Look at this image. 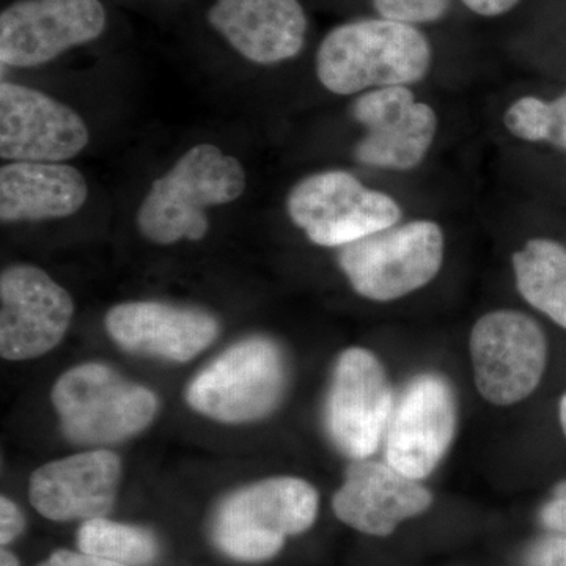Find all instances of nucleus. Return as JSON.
<instances>
[{"label":"nucleus","mask_w":566,"mask_h":566,"mask_svg":"<svg viewBox=\"0 0 566 566\" xmlns=\"http://www.w3.org/2000/svg\"><path fill=\"white\" fill-rule=\"evenodd\" d=\"M431 48L415 25L385 20L346 22L327 33L316 74L327 91L354 95L368 87L415 84L427 76Z\"/></svg>","instance_id":"obj_1"},{"label":"nucleus","mask_w":566,"mask_h":566,"mask_svg":"<svg viewBox=\"0 0 566 566\" xmlns=\"http://www.w3.org/2000/svg\"><path fill=\"white\" fill-rule=\"evenodd\" d=\"M244 188V169L237 158L214 145H197L170 172L153 181L137 211V227L155 244L203 240L208 233L205 210L233 202Z\"/></svg>","instance_id":"obj_2"},{"label":"nucleus","mask_w":566,"mask_h":566,"mask_svg":"<svg viewBox=\"0 0 566 566\" xmlns=\"http://www.w3.org/2000/svg\"><path fill=\"white\" fill-rule=\"evenodd\" d=\"M318 513V493L311 483L277 476L230 495L212 524V539L227 556L263 562L282 549L286 536L303 534Z\"/></svg>","instance_id":"obj_3"},{"label":"nucleus","mask_w":566,"mask_h":566,"mask_svg":"<svg viewBox=\"0 0 566 566\" xmlns=\"http://www.w3.org/2000/svg\"><path fill=\"white\" fill-rule=\"evenodd\" d=\"M52 403L63 434L73 444L125 441L151 423L158 400L147 387L126 381L102 364L71 368L55 382Z\"/></svg>","instance_id":"obj_4"},{"label":"nucleus","mask_w":566,"mask_h":566,"mask_svg":"<svg viewBox=\"0 0 566 566\" xmlns=\"http://www.w3.org/2000/svg\"><path fill=\"white\" fill-rule=\"evenodd\" d=\"M285 385V360L279 346L252 337L230 346L205 367L186 390V400L218 422H253L277 408Z\"/></svg>","instance_id":"obj_5"},{"label":"nucleus","mask_w":566,"mask_h":566,"mask_svg":"<svg viewBox=\"0 0 566 566\" xmlns=\"http://www.w3.org/2000/svg\"><path fill=\"white\" fill-rule=\"evenodd\" d=\"M442 262L444 233L431 221L392 226L338 252V264L356 293L378 303L422 289L438 275Z\"/></svg>","instance_id":"obj_6"},{"label":"nucleus","mask_w":566,"mask_h":566,"mask_svg":"<svg viewBox=\"0 0 566 566\" xmlns=\"http://www.w3.org/2000/svg\"><path fill=\"white\" fill-rule=\"evenodd\" d=\"M286 210L308 240L324 248H344L401 219V208L392 197L365 188L344 170H327L297 182Z\"/></svg>","instance_id":"obj_7"},{"label":"nucleus","mask_w":566,"mask_h":566,"mask_svg":"<svg viewBox=\"0 0 566 566\" xmlns=\"http://www.w3.org/2000/svg\"><path fill=\"white\" fill-rule=\"evenodd\" d=\"M471 357L480 395L491 405H516L542 382L547 364L546 335L523 312H491L472 329Z\"/></svg>","instance_id":"obj_8"},{"label":"nucleus","mask_w":566,"mask_h":566,"mask_svg":"<svg viewBox=\"0 0 566 566\" xmlns=\"http://www.w3.org/2000/svg\"><path fill=\"white\" fill-rule=\"evenodd\" d=\"M389 379L374 353L345 349L334 367L326 401L327 433L352 460H368L382 439L394 411Z\"/></svg>","instance_id":"obj_9"},{"label":"nucleus","mask_w":566,"mask_h":566,"mask_svg":"<svg viewBox=\"0 0 566 566\" xmlns=\"http://www.w3.org/2000/svg\"><path fill=\"white\" fill-rule=\"evenodd\" d=\"M99 0H17L0 14V61L31 69L99 39L106 29Z\"/></svg>","instance_id":"obj_10"},{"label":"nucleus","mask_w":566,"mask_h":566,"mask_svg":"<svg viewBox=\"0 0 566 566\" xmlns=\"http://www.w3.org/2000/svg\"><path fill=\"white\" fill-rule=\"evenodd\" d=\"M457 420L449 382L434 374L417 376L398 398L387 424V463L409 479H427L452 446Z\"/></svg>","instance_id":"obj_11"},{"label":"nucleus","mask_w":566,"mask_h":566,"mask_svg":"<svg viewBox=\"0 0 566 566\" xmlns=\"http://www.w3.org/2000/svg\"><path fill=\"white\" fill-rule=\"evenodd\" d=\"M73 300L40 268L14 264L0 277V354L28 360L55 348L73 319Z\"/></svg>","instance_id":"obj_12"},{"label":"nucleus","mask_w":566,"mask_h":566,"mask_svg":"<svg viewBox=\"0 0 566 566\" xmlns=\"http://www.w3.org/2000/svg\"><path fill=\"white\" fill-rule=\"evenodd\" d=\"M84 120L65 104L24 85H0V156L14 163H61L87 147Z\"/></svg>","instance_id":"obj_13"},{"label":"nucleus","mask_w":566,"mask_h":566,"mask_svg":"<svg viewBox=\"0 0 566 566\" xmlns=\"http://www.w3.org/2000/svg\"><path fill=\"white\" fill-rule=\"evenodd\" d=\"M353 115L367 128L354 156L365 166L409 170L423 161L436 132L438 117L428 104L417 103L405 85L376 88L353 104Z\"/></svg>","instance_id":"obj_14"},{"label":"nucleus","mask_w":566,"mask_h":566,"mask_svg":"<svg viewBox=\"0 0 566 566\" xmlns=\"http://www.w3.org/2000/svg\"><path fill=\"white\" fill-rule=\"evenodd\" d=\"M433 495L419 480L409 479L389 463L357 460L346 471L334 495L335 515L367 535L387 536L398 524L427 512Z\"/></svg>","instance_id":"obj_15"},{"label":"nucleus","mask_w":566,"mask_h":566,"mask_svg":"<svg viewBox=\"0 0 566 566\" xmlns=\"http://www.w3.org/2000/svg\"><path fill=\"white\" fill-rule=\"evenodd\" d=\"M120 474L115 453L92 450L36 469L29 497L36 512L51 521L103 517L114 505Z\"/></svg>","instance_id":"obj_16"},{"label":"nucleus","mask_w":566,"mask_h":566,"mask_svg":"<svg viewBox=\"0 0 566 566\" xmlns=\"http://www.w3.org/2000/svg\"><path fill=\"white\" fill-rule=\"evenodd\" d=\"M106 329L126 352L188 363L214 342L219 324L199 308L145 301L112 307Z\"/></svg>","instance_id":"obj_17"},{"label":"nucleus","mask_w":566,"mask_h":566,"mask_svg":"<svg viewBox=\"0 0 566 566\" xmlns=\"http://www.w3.org/2000/svg\"><path fill=\"white\" fill-rule=\"evenodd\" d=\"M207 18L234 51L259 65L296 57L307 32L300 0H216Z\"/></svg>","instance_id":"obj_18"},{"label":"nucleus","mask_w":566,"mask_h":566,"mask_svg":"<svg viewBox=\"0 0 566 566\" xmlns=\"http://www.w3.org/2000/svg\"><path fill=\"white\" fill-rule=\"evenodd\" d=\"M88 189L80 170L59 163H10L0 169V219L44 221L74 214Z\"/></svg>","instance_id":"obj_19"},{"label":"nucleus","mask_w":566,"mask_h":566,"mask_svg":"<svg viewBox=\"0 0 566 566\" xmlns=\"http://www.w3.org/2000/svg\"><path fill=\"white\" fill-rule=\"evenodd\" d=\"M516 286L532 307L566 329V248L557 241H527L513 255Z\"/></svg>","instance_id":"obj_20"},{"label":"nucleus","mask_w":566,"mask_h":566,"mask_svg":"<svg viewBox=\"0 0 566 566\" xmlns=\"http://www.w3.org/2000/svg\"><path fill=\"white\" fill-rule=\"evenodd\" d=\"M77 545L82 553L125 566L150 564L158 556V543L150 532L104 517L82 524Z\"/></svg>","instance_id":"obj_21"},{"label":"nucleus","mask_w":566,"mask_h":566,"mask_svg":"<svg viewBox=\"0 0 566 566\" xmlns=\"http://www.w3.org/2000/svg\"><path fill=\"white\" fill-rule=\"evenodd\" d=\"M547 103L535 96H524L509 107L505 126L517 139L545 142Z\"/></svg>","instance_id":"obj_22"},{"label":"nucleus","mask_w":566,"mask_h":566,"mask_svg":"<svg viewBox=\"0 0 566 566\" xmlns=\"http://www.w3.org/2000/svg\"><path fill=\"white\" fill-rule=\"evenodd\" d=\"M374 3L385 20L409 25L441 20L450 7V0H374Z\"/></svg>","instance_id":"obj_23"},{"label":"nucleus","mask_w":566,"mask_h":566,"mask_svg":"<svg viewBox=\"0 0 566 566\" xmlns=\"http://www.w3.org/2000/svg\"><path fill=\"white\" fill-rule=\"evenodd\" d=\"M527 566H566V536H547L535 543Z\"/></svg>","instance_id":"obj_24"},{"label":"nucleus","mask_w":566,"mask_h":566,"mask_svg":"<svg viewBox=\"0 0 566 566\" xmlns=\"http://www.w3.org/2000/svg\"><path fill=\"white\" fill-rule=\"evenodd\" d=\"M545 142L566 150V93L558 96L556 102L547 103Z\"/></svg>","instance_id":"obj_25"},{"label":"nucleus","mask_w":566,"mask_h":566,"mask_svg":"<svg viewBox=\"0 0 566 566\" xmlns=\"http://www.w3.org/2000/svg\"><path fill=\"white\" fill-rule=\"evenodd\" d=\"M542 523L551 531L566 535V480L558 483L553 499L543 506Z\"/></svg>","instance_id":"obj_26"},{"label":"nucleus","mask_w":566,"mask_h":566,"mask_svg":"<svg viewBox=\"0 0 566 566\" xmlns=\"http://www.w3.org/2000/svg\"><path fill=\"white\" fill-rule=\"evenodd\" d=\"M22 531H24V517L20 509L3 495L0 499V543L2 546L10 545Z\"/></svg>","instance_id":"obj_27"},{"label":"nucleus","mask_w":566,"mask_h":566,"mask_svg":"<svg viewBox=\"0 0 566 566\" xmlns=\"http://www.w3.org/2000/svg\"><path fill=\"white\" fill-rule=\"evenodd\" d=\"M39 566H125L114 564V562L103 560V558L93 557L91 554L73 553V551H55L48 560Z\"/></svg>","instance_id":"obj_28"},{"label":"nucleus","mask_w":566,"mask_h":566,"mask_svg":"<svg viewBox=\"0 0 566 566\" xmlns=\"http://www.w3.org/2000/svg\"><path fill=\"white\" fill-rule=\"evenodd\" d=\"M464 6L482 17H499L513 9L520 0H463Z\"/></svg>","instance_id":"obj_29"},{"label":"nucleus","mask_w":566,"mask_h":566,"mask_svg":"<svg viewBox=\"0 0 566 566\" xmlns=\"http://www.w3.org/2000/svg\"><path fill=\"white\" fill-rule=\"evenodd\" d=\"M0 566H20V564H18L17 557L13 554L2 549V553H0Z\"/></svg>","instance_id":"obj_30"},{"label":"nucleus","mask_w":566,"mask_h":566,"mask_svg":"<svg viewBox=\"0 0 566 566\" xmlns=\"http://www.w3.org/2000/svg\"><path fill=\"white\" fill-rule=\"evenodd\" d=\"M558 415H560L562 430H564V434L566 436V394L564 395V398H562Z\"/></svg>","instance_id":"obj_31"}]
</instances>
